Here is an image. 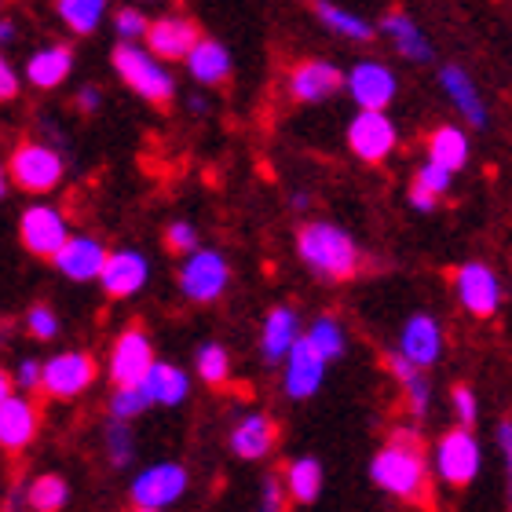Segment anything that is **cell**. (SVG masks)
<instances>
[{
  "label": "cell",
  "mask_w": 512,
  "mask_h": 512,
  "mask_svg": "<svg viewBox=\"0 0 512 512\" xmlns=\"http://www.w3.org/2000/svg\"><path fill=\"white\" fill-rule=\"evenodd\" d=\"M370 483L384 498H392L410 509H432L436 502V472H432V450H425L421 432L414 425L392 428L388 439L370 458Z\"/></svg>",
  "instance_id": "obj_1"
},
{
  "label": "cell",
  "mask_w": 512,
  "mask_h": 512,
  "mask_svg": "<svg viewBox=\"0 0 512 512\" xmlns=\"http://www.w3.org/2000/svg\"><path fill=\"white\" fill-rule=\"evenodd\" d=\"M297 256L308 271H315L326 282H348L359 275L363 253L355 246V238L337 224L311 220L297 231Z\"/></svg>",
  "instance_id": "obj_2"
},
{
  "label": "cell",
  "mask_w": 512,
  "mask_h": 512,
  "mask_svg": "<svg viewBox=\"0 0 512 512\" xmlns=\"http://www.w3.org/2000/svg\"><path fill=\"white\" fill-rule=\"evenodd\" d=\"M483 469V447L472 436V428H447L443 436L432 443V472L436 480L450 491H465Z\"/></svg>",
  "instance_id": "obj_3"
},
{
  "label": "cell",
  "mask_w": 512,
  "mask_h": 512,
  "mask_svg": "<svg viewBox=\"0 0 512 512\" xmlns=\"http://www.w3.org/2000/svg\"><path fill=\"white\" fill-rule=\"evenodd\" d=\"M154 366H158V355H154L150 333L139 322L125 326L107 352V381L114 388H136L147 381Z\"/></svg>",
  "instance_id": "obj_4"
},
{
  "label": "cell",
  "mask_w": 512,
  "mask_h": 512,
  "mask_svg": "<svg viewBox=\"0 0 512 512\" xmlns=\"http://www.w3.org/2000/svg\"><path fill=\"white\" fill-rule=\"evenodd\" d=\"M191 491V472L180 461H154L147 469H139L132 476V487H128V498L136 509H169Z\"/></svg>",
  "instance_id": "obj_5"
},
{
  "label": "cell",
  "mask_w": 512,
  "mask_h": 512,
  "mask_svg": "<svg viewBox=\"0 0 512 512\" xmlns=\"http://www.w3.org/2000/svg\"><path fill=\"white\" fill-rule=\"evenodd\" d=\"M99 377V363L92 352H55L44 359V395L55 403H70L77 395H85Z\"/></svg>",
  "instance_id": "obj_6"
},
{
  "label": "cell",
  "mask_w": 512,
  "mask_h": 512,
  "mask_svg": "<svg viewBox=\"0 0 512 512\" xmlns=\"http://www.w3.org/2000/svg\"><path fill=\"white\" fill-rule=\"evenodd\" d=\"M8 172H11V183H15L19 191L48 194L63 180V158H59L52 147L26 139V143H19V147L11 150Z\"/></svg>",
  "instance_id": "obj_7"
},
{
  "label": "cell",
  "mask_w": 512,
  "mask_h": 512,
  "mask_svg": "<svg viewBox=\"0 0 512 512\" xmlns=\"http://www.w3.org/2000/svg\"><path fill=\"white\" fill-rule=\"evenodd\" d=\"M114 70L132 92H139L150 103H169L172 92H176L172 77L161 70L158 59L143 52V48H136V44H118L114 48Z\"/></svg>",
  "instance_id": "obj_8"
},
{
  "label": "cell",
  "mask_w": 512,
  "mask_h": 512,
  "mask_svg": "<svg viewBox=\"0 0 512 512\" xmlns=\"http://www.w3.org/2000/svg\"><path fill=\"white\" fill-rule=\"evenodd\" d=\"M231 286V267L224 253L216 249H198V253L183 256L180 264V293L194 304H213Z\"/></svg>",
  "instance_id": "obj_9"
},
{
  "label": "cell",
  "mask_w": 512,
  "mask_h": 512,
  "mask_svg": "<svg viewBox=\"0 0 512 512\" xmlns=\"http://www.w3.org/2000/svg\"><path fill=\"white\" fill-rule=\"evenodd\" d=\"M450 282H454L458 304L469 311L472 319H494L498 315V308H502V282H498L491 264L472 260V264L454 267Z\"/></svg>",
  "instance_id": "obj_10"
},
{
  "label": "cell",
  "mask_w": 512,
  "mask_h": 512,
  "mask_svg": "<svg viewBox=\"0 0 512 512\" xmlns=\"http://www.w3.org/2000/svg\"><path fill=\"white\" fill-rule=\"evenodd\" d=\"M41 432V410L33 406L30 395L11 392V377L0 381V447L4 454H22L33 447Z\"/></svg>",
  "instance_id": "obj_11"
},
{
  "label": "cell",
  "mask_w": 512,
  "mask_h": 512,
  "mask_svg": "<svg viewBox=\"0 0 512 512\" xmlns=\"http://www.w3.org/2000/svg\"><path fill=\"white\" fill-rule=\"evenodd\" d=\"M70 227H66L63 213L52 209V205H30L26 213L19 216V242L30 256H41V260H55L63 253L66 242H70Z\"/></svg>",
  "instance_id": "obj_12"
},
{
  "label": "cell",
  "mask_w": 512,
  "mask_h": 512,
  "mask_svg": "<svg viewBox=\"0 0 512 512\" xmlns=\"http://www.w3.org/2000/svg\"><path fill=\"white\" fill-rule=\"evenodd\" d=\"M395 352L410 359L414 366H421V370H432L443 359V326H439L436 315H428V311L410 315L403 322V330H399Z\"/></svg>",
  "instance_id": "obj_13"
},
{
  "label": "cell",
  "mask_w": 512,
  "mask_h": 512,
  "mask_svg": "<svg viewBox=\"0 0 512 512\" xmlns=\"http://www.w3.org/2000/svg\"><path fill=\"white\" fill-rule=\"evenodd\" d=\"M278 447V425L264 410H246L235 417V425L227 432V450L238 461H264Z\"/></svg>",
  "instance_id": "obj_14"
},
{
  "label": "cell",
  "mask_w": 512,
  "mask_h": 512,
  "mask_svg": "<svg viewBox=\"0 0 512 512\" xmlns=\"http://www.w3.org/2000/svg\"><path fill=\"white\" fill-rule=\"evenodd\" d=\"M326 359H322L315 348L308 344V337H300V344L289 352V359L282 363V392L289 399H311V395L322 388V377H326Z\"/></svg>",
  "instance_id": "obj_15"
},
{
  "label": "cell",
  "mask_w": 512,
  "mask_h": 512,
  "mask_svg": "<svg viewBox=\"0 0 512 512\" xmlns=\"http://www.w3.org/2000/svg\"><path fill=\"white\" fill-rule=\"evenodd\" d=\"M300 319L289 304H275V308L264 315V326H260V355H264L267 366H282L289 359V352L300 344Z\"/></svg>",
  "instance_id": "obj_16"
},
{
  "label": "cell",
  "mask_w": 512,
  "mask_h": 512,
  "mask_svg": "<svg viewBox=\"0 0 512 512\" xmlns=\"http://www.w3.org/2000/svg\"><path fill=\"white\" fill-rule=\"evenodd\" d=\"M107 246L92 235H74L66 242V249L55 256L52 264L59 267V275L70 278V282H92V278H103L107 271Z\"/></svg>",
  "instance_id": "obj_17"
},
{
  "label": "cell",
  "mask_w": 512,
  "mask_h": 512,
  "mask_svg": "<svg viewBox=\"0 0 512 512\" xmlns=\"http://www.w3.org/2000/svg\"><path fill=\"white\" fill-rule=\"evenodd\" d=\"M147 278H150L147 256L136 253V249H118V253H110L107 271L99 278V286H103V293H107L110 300H128L147 286Z\"/></svg>",
  "instance_id": "obj_18"
},
{
  "label": "cell",
  "mask_w": 512,
  "mask_h": 512,
  "mask_svg": "<svg viewBox=\"0 0 512 512\" xmlns=\"http://www.w3.org/2000/svg\"><path fill=\"white\" fill-rule=\"evenodd\" d=\"M384 366H388V374L395 377V384L403 388V403H406V410H410V417L425 425L428 414H432V377H428V370L414 366L399 352L384 355Z\"/></svg>",
  "instance_id": "obj_19"
},
{
  "label": "cell",
  "mask_w": 512,
  "mask_h": 512,
  "mask_svg": "<svg viewBox=\"0 0 512 512\" xmlns=\"http://www.w3.org/2000/svg\"><path fill=\"white\" fill-rule=\"evenodd\" d=\"M348 147H352L355 158L377 165V161H384L388 154H392L395 125L384 118V114H370V110H363V114L352 121V128H348Z\"/></svg>",
  "instance_id": "obj_20"
},
{
  "label": "cell",
  "mask_w": 512,
  "mask_h": 512,
  "mask_svg": "<svg viewBox=\"0 0 512 512\" xmlns=\"http://www.w3.org/2000/svg\"><path fill=\"white\" fill-rule=\"evenodd\" d=\"M202 44V33L191 19H180V15H169V19L150 22L147 33V48L150 55L158 59H191V52Z\"/></svg>",
  "instance_id": "obj_21"
},
{
  "label": "cell",
  "mask_w": 512,
  "mask_h": 512,
  "mask_svg": "<svg viewBox=\"0 0 512 512\" xmlns=\"http://www.w3.org/2000/svg\"><path fill=\"white\" fill-rule=\"evenodd\" d=\"M348 88H352V96L359 107L370 110V114H381L395 96V77H392V70H384L381 63H363L348 74Z\"/></svg>",
  "instance_id": "obj_22"
},
{
  "label": "cell",
  "mask_w": 512,
  "mask_h": 512,
  "mask_svg": "<svg viewBox=\"0 0 512 512\" xmlns=\"http://www.w3.org/2000/svg\"><path fill=\"white\" fill-rule=\"evenodd\" d=\"M289 88H293V99H300V103H319V99L333 96L341 88V70L322 63V59H304V63L293 66Z\"/></svg>",
  "instance_id": "obj_23"
},
{
  "label": "cell",
  "mask_w": 512,
  "mask_h": 512,
  "mask_svg": "<svg viewBox=\"0 0 512 512\" xmlns=\"http://www.w3.org/2000/svg\"><path fill=\"white\" fill-rule=\"evenodd\" d=\"M282 480H286V491H289V502L297 505H315L319 502L322 487H326V469H322L319 458H293L282 472Z\"/></svg>",
  "instance_id": "obj_24"
},
{
  "label": "cell",
  "mask_w": 512,
  "mask_h": 512,
  "mask_svg": "<svg viewBox=\"0 0 512 512\" xmlns=\"http://www.w3.org/2000/svg\"><path fill=\"white\" fill-rule=\"evenodd\" d=\"M143 388H147L150 403L154 406H180V403H187V395H191V377H187L183 366L158 359V366L150 370Z\"/></svg>",
  "instance_id": "obj_25"
},
{
  "label": "cell",
  "mask_w": 512,
  "mask_h": 512,
  "mask_svg": "<svg viewBox=\"0 0 512 512\" xmlns=\"http://www.w3.org/2000/svg\"><path fill=\"white\" fill-rule=\"evenodd\" d=\"M428 161L454 176V172L469 161V139H465V132L454 125H439L436 132L428 136Z\"/></svg>",
  "instance_id": "obj_26"
},
{
  "label": "cell",
  "mask_w": 512,
  "mask_h": 512,
  "mask_svg": "<svg viewBox=\"0 0 512 512\" xmlns=\"http://www.w3.org/2000/svg\"><path fill=\"white\" fill-rule=\"evenodd\" d=\"M70 66H74V52L63 48V44H52V48H41L37 55H30V66H26V74L37 88H55L63 85V77L70 74Z\"/></svg>",
  "instance_id": "obj_27"
},
{
  "label": "cell",
  "mask_w": 512,
  "mask_h": 512,
  "mask_svg": "<svg viewBox=\"0 0 512 512\" xmlns=\"http://www.w3.org/2000/svg\"><path fill=\"white\" fill-rule=\"evenodd\" d=\"M304 337H308V344L326 359V363H337V359H344V352H348V330H344V322L337 319V315H319V319L304 330Z\"/></svg>",
  "instance_id": "obj_28"
},
{
  "label": "cell",
  "mask_w": 512,
  "mask_h": 512,
  "mask_svg": "<svg viewBox=\"0 0 512 512\" xmlns=\"http://www.w3.org/2000/svg\"><path fill=\"white\" fill-rule=\"evenodd\" d=\"M194 377L209 388H224L231 381V352L220 341H205L194 348Z\"/></svg>",
  "instance_id": "obj_29"
},
{
  "label": "cell",
  "mask_w": 512,
  "mask_h": 512,
  "mask_svg": "<svg viewBox=\"0 0 512 512\" xmlns=\"http://www.w3.org/2000/svg\"><path fill=\"white\" fill-rule=\"evenodd\" d=\"M450 191V172L439 169V165H421L414 176V183H410V205L414 209H421V213H432L439 205V198Z\"/></svg>",
  "instance_id": "obj_30"
},
{
  "label": "cell",
  "mask_w": 512,
  "mask_h": 512,
  "mask_svg": "<svg viewBox=\"0 0 512 512\" xmlns=\"http://www.w3.org/2000/svg\"><path fill=\"white\" fill-rule=\"evenodd\" d=\"M187 66H191V74L198 77V81H205V85H220V81H227V74H231V55H227L224 44L202 41L191 52Z\"/></svg>",
  "instance_id": "obj_31"
},
{
  "label": "cell",
  "mask_w": 512,
  "mask_h": 512,
  "mask_svg": "<svg viewBox=\"0 0 512 512\" xmlns=\"http://www.w3.org/2000/svg\"><path fill=\"white\" fill-rule=\"evenodd\" d=\"M26 494H30V512H63L70 502V483L59 472H41L30 480Z\"/></svg>",
  "instance_id": "obj_32"
},
{
  "label": "cell",
  "mask_w": 512,
  "mask_h": 512,
  "mask_svg": "<svg viewBox=\"0 0 512 512\" xmlns=\"http://www.w3.org/2000/svg\"><path fill=\"white\" fill-rule=\"evenodd\" d=\"M439 77H443V88H447V96L454 99V107H458L472 125H483L487 114H483V103H480V96H476V85L465 77V70H458V66H443V74Z\"/></svg>",
  "instance_id": "obj_33"
},
{
  "label": "cell",
  "mask_w": 512,
  "mask_h": 512,
  "mask_svg": "<svg viewBox=\"0 0 512 512\" xmlns=\"http://www.w3.org/2000/svg\"><path fill=\"white\" fill-rule=\"evenodd\" d=\"M384 30L392 33L395 48H399L406 59H428V52H432L428 41L421 37V26H414L403 11H388V15H384Z\"/></svg>",
  "instance_id": "obj_34"
},
{
  "label": "cell",
  "mask_w": 512,
  "mask_h": 512,
  "mask_svg": "<svg viewBox=\"0 0 512 512\" xmlns=\"http://www.w3.org/2000/svg\"><path fill=\"white\" fill-rule=\"evenodd\" d=\"M315 11H319V19L326 22L333 33H341L348 41H370V37H374V26H370V22L352 15V11L337 8L330 0H315Z\"/></svg>",
  "instance_id": "obj_35"
},
{
  "label": "cell",
  "mask_w": 512,
  "mask_h": 512,
  "mask_svg": "<svg viewBox=\"0 0 512 512\" xmlns=\"http://www.w3.org/2000/svg\"><path fill=\"white\" fill-rule=\"evenodd\" d=\"M103 447H107V461L114 465V469H128V461H132V454H136L132 425L110 417L107 425H103Z\"/></svg>",
  "instance_id": "obj_36"
},
{
  "label": "cell",
  "mask_w": 512,
  "mask_h": 512,
  "mask_svg": "<svg viewBox=\"0 0 512 512\" xmlns=\"http://www.w3.org/2000/svg\"><path fill=\"white\" fill-rule=\"evenodd\" d=\"M150 395H147V388L143 384H136V388H114L110 392V399H107V414L114 417V421H136V417H143L150 410Z\"/></svg>",
  "instance_id": "obj_37"
},
{
  "label": "cell",
  "mask_w": 512,
  "mask_h": 512,
  "mask_svg": "<svg viewBox=\"0 0 512 512\" xmlns=\"http://www.w3.org/2000/svg\"><path fill=\"white\" fill-rule=\"evenodd\" d=\"M107 11V0H59V15L74 33H92Z\"/></svg>",
  "instance_id": "obj_38"
},
{
  "label": "cell",
  "mask_w": 512,
  "mask_h": 512,
  "mask_svg": "<svg viewBox=\"0 0 512 512\" xmlns=\"http://www.w3.org/2000/svg\"><path fill=\"white\" fill-rule=\"evenodd\" d=\"M450 414H454L458 428H472L480 421V395L472 392L469 384H454L450 388Z\"/></svg>",
  "instance_id": "obj_39"
},
{
  "label": "cell",
  "mask_w": 512,
  "mask_h": 512,
  "mask_svg": "<svg viewBox=\"0 0 512 512\" xmlns=\"http://www.w3.org/2000/svg\"><path fill=\"white\" fill-rule=\"evenodd\" d=\"M289 509V491H286V480L275 476V472H267L264 480H260V494H256V509L253 512H286Z\"/></svg>",
  "instance_id": "obj_40"
},
{
  "label": "cell",
  "mask_w": 512,
  "mask_h": 512,
  "mask_svg": "<svg viewBox=\"0 0 512 512\" xmlns=\"http://www.w3.org/2000/svg\"><path fill=\"white\" fill-rule=\"evenodd\" d=\"M22 326H26V333H30L33 341H55V337H59V315H55L48 304H33V308L26 311Z\"/></svg>",
  "instance_id": "obj_41"
},
{
  "label": "cell",
  "mask_w": 512,
  "mask_h": 512,
  "mask_svg": "<svg viewBox=\"0 0 512 512\" xmlns=\"http://www.w3.org/2000/svg\"><path fill=\"white\" fill-rule=\"evenodd\" d=\"M11 384H15V392H22V395L44 392V363L41 359H19V363H15V374H11Z\"/></svg>",
  "instance_id": "obj_42"
},
{
  "label": "cell",
  "mask_w": 512,
  "mask_h": 512,
  "mask_svg": "<svg viewBox=\"0 0 512 512\" xmlns=\"http://www.w3.org/2000/svg\"><path fill=\"white\" fill-rule=\"evenodd\" d=\"M494 443H498L502 469H505V509L512 512V417L498 421V428H494Z\"/></svg>",
  "instance_id": "obj_43"
},
{
  "label": "cell",
  "mask_w": 512,
  "mask_h": 512,
  "mask_svg": "<svg viewBox=\"0 0 512 512\" xmlns=\"http://www.w3.org/2000/svg\"><path fill=\"white\" fill-rule=\"evenodd\" d=\"M165 249H172V253H180V256L198 253V231H194L191 224H169V231H165Z\"/></svg>",
  "instance_id": "obj_44"
},
{
  "label": "cell",
  "mask_w": 512,
  "mask_h": 512,
  "mask_svg": "<svg viewBox=\"0 0 512 512\" xmlns=\"http://www.w3.org/2000/svg\"><path fill=\"white\" fill-rule=\"evenodd\" d=\"M114 26H118V33L121 37H128V41L139 37V33H150V22L143 19L136 8H121L118 15H114Z\"/></svg>",
  "instance_id": "obj_45"
},
{
  "label": "cell",
  "mask_w": 512,
  "mask_h": 512,
  "mask_svg": "<svg viewBox=\"0 0 512 512\" xmlns=\"http://www.w3.org/2000/svg\"><path fill=\"white\" fill-rule=\"evenodd\" d=\"M15 92H19V77H15V70L8 63H0V96L11 99Z\"/></svg>",
  "instance_id": "obj_46"
},
{
  "label": "cell",
  "mask_w": 512,
  "mask_h": 512,
  "mask_svg": "<svg viewBox=\"0 0 512 512\" xmlns=\"http://www.w3.org/2000/svg\"><path fill=\"white\" fill-rule=\"evenodd\" d=\"M77 107H81V110H96L99 107V92H96V88H85V92L77 96Z\"/></svg>",
  "instance_id": "obj_47"
},
{
  "label": "cell",
  "mask_w": 512,
  "mask_h": 512,
  "mask_svg": "<svg viewBox=\"0 0 512 512\" xmlns=\"http://www.w3.org/2000/svg\"><path fill=\"white\" fill-rule=\"evenodd\" d=\"M128 512H161V509H128Z\"/></svg>",
  "instance_id": "obj_48"
}]
</instances>
